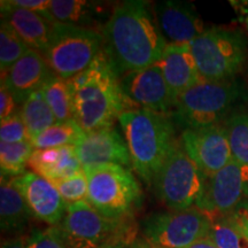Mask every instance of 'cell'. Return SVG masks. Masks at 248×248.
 <instances>
[{
    "label": "cell",
    "instance_id": "21",
    "mask_svg": "<svg viewBox=\"0 0 248 248\" xmlns=\"http://www.w3.org/2000/svg\"><path fill=\"white\" fill-rule=\"evenodd\" d=\"M106 9L95 1L85 0H51L48 20L53 23L91 28L101 24Z\"/></svg>",
    "mask_w": 248,
    "mask_h": 248
},
{
    "label": "cell",
    "instance_id": "32",
    "mask_svg": "<svg viewBox=\"0 0 248 248\" xmlns=\"http://www.w3.org/2000/svg\"><path fill=\"white\" fill-rule=\"evenodd\" d=\"M28 248H68L57 226L33 232L28 239Z\"/></svg>",
    "mask_w": 248,
    "mask_h": 248
},
{
    "label": "cell",
    "instance_id": "39",
    "mask_svg": "<svg viewBox=\"0 0 248 248\" xmlns=\"http://www.w3.org/2000/svg\"><path fill=\"white\" fill-rule=\"evenodd\" d=\"M111 248H125V246H116V247H111Z\"/></svg>",
    "mask_w": 248,
    "mask_h": 248
},
{
    "label": "cell",
    "instance_id": "41",
    "mask_svg": "<svg viewBox=\"0 0 248 248\" xmlns=\"http://www.w3.org/2000/svg\"><path fill=\"white\" fill-rule=\"evenodd\" d=\"M110 248H111V247H110Z\"/></svg>",
    "mask_w": 248,
    "mask_h": 248
},
{
    "label": "cell",
    "instance_id": "31",
    "mask_svg": "<svg viewBox=\"0 0 248 248\" xmlns=\"http://www.w3.org/2000/svg\"><path fill=\"white\" fill-rule=\"evenodd\" d=\"M0 141L7 144L15 142H31L27 125L21 116L20 111L15 115L1 121L0 124Z\"/></svg>",
    "mask_w": 248,
    "mask_h": 248
},
{
    "label": "cell",
    "instance_id": "34",
    "mask_svg": "<svg viewBox=\"0 0 248 248\" xmlns=\"http://www.w3.org/2000/svg\"><path fill=\"white\" fill-rule=\"evenodd\" d=\"M7 1L9 5L15 6V7L36 12L48 18V8L51 5V1L48 0H7Z\"/></svg>",
    "mask_w": 248,
    "mask_h": 248
},
{
    "label": "cell",
    "instance_id": "12",
    "mask_svg": "<svg viewBox=\"0 0 248 248\" xmlns=\"http://www.w3.org/2000/svg\"><path fill=\"white\" fill-rule=\"evenodd\" d=\"M179 141L206 177L219 171L233 159L224 124L184 130Z\"/></svg>",
    "mask_w": 248,
    "mask_h": 248
},
{
    "label": "cell",
    "instance_id": "17",
    "mask_svg": "<svg viewBox=\"0 0 248 248\" xmlns=\"http://www.w3.org/2000/svg\"><path fill=\"white\" fill-rule=\"evenodd\" d=\"M53 73L43 54L30 49L7 73L1 75V84L13 94L17 104H23L33 92L39 91Z\"/></svg>",
    "mask_w": 248,
    "mask_h": 248
},
{
    "label": "cell",
    "instance_id": "6",
    "mask_svg": "<svg viewBox=\"0 0 248 248\" xmlns=\"http://www.w3.org/2000/svg\"><path fill=\"white\" fill-rule=\"evenodd\" d=\"M88 178V202L101 215L126 219L140 206L142 193L133 173L120 164L83 167Z\"/></svg>",
    "mask_w": 248,
    "mask_h": 248
},
{
    "label": "cell",
    "instance_id": "36",
    "mask_svg": "<svg viewBox=\"0 0 248 248\" xmlns=\"http://www.w3.org/2000/svg\"><path fill=\"white\" fill-rule=\"evenodd\" d=\"M1 248H28V239L23 238H15L2 243Z\"/></svg>",
    "mask_w": 248,
    "mask_h": 248
},
{
    "label": "cell",
    "instance_id": "16",
    "mask_svg": "<svg viewBox=\"0 0 248 248\" xmlns=\"http://www.w3.org/2000/svg\"><path fill=\"white\" fill-rule=\"evenodd\" d=\"M23 195L32 216L51 226H58L66 215L68 204L64 202L53 183L35 172L11 178Z\"/></svg>",
    "mask_w": 248,
    "mask_h": 248
},
{
    "label": "cell",
    "instance_id": "27",
    "mask_svg": "<svg viewBox=\"0 0 248 248\" xmlns=\"http://www.w3.org/2000/svg\"><path fill=\"white\" fill-rule=\"evenodd\" d=\"M30 47L5 21L0 24V69L1 75L7 73L16 62L23 58Z\"/></svg>",
    "mask_w": 248,
    "mask_h": 248
},
{
    "label": "cell",
    "instance_id": "19",
    "mask_svg": "<svg viewBox=\"0 0 248 248\" xmlns=\"http://www.w3.org/2000/svg\"><path fill=\"white\" fill-rule=\"evenodd\" d=\"M1 21L7 22L31 49L44 53L51 43L54 23L44 15L15 7L2 0Z\"/></svg>",
    "mask_w": 248,
    "mask_h": 248
},
{
    "label": "cell",
    "instance_id": "1",
    "mask_svg": "<svg viewBox=\"0 0 248 248\" xmlns=\"http://www.w3.org/2000/svg\"><path fill=\"white\" fill-rule=\"evenodd\" d=\"M101 33L105 54L120 77L157 63L168 45L151 2L142 0L116 5Z\"/></svg>",
    "mask_w": 248,
    "mask_h": 248
},
{
    "label": "cell",
    "instance_id": "5",
    "mask_svg": "<svg viewBox=\"0 0 248 248\" xmlns=\"http://www.w3.org/2000/svg\"><path fill=\"white\" fill-rule=\"evenodd\" d=\"M58 230L68 248H110L133 244L135 231L126 219L101 215L88 200L68 204Z\"/></svg>",
    "mask_w": 248,
    "mask_h": 248
},
{
    "label": "cell",
    "instance_id": "30",
    "mask_svg": "<svg viewBox=\"0 0 248 248\" xmlns=\"http://www.w3.org/2000/svg\"><path fill=\"white\" fill-rule=\"evenodd\" d=\"M51 182L67 204L88 200V178L83 170L69 177Z\"/></svg>",
    "mask_w": 248,
    "mask_h": 248
},
{
    "label": "cell",
    "instance_id": "37",
    "mask_svg": "<svg viewBox=\"0 0 248 248\" xmlns=\"http://www.w3.org/2000/svg\"><path fill=\"white\" fill-rule=\"evenodd\" d=\"M184 248H218V247H217L212 240L208 239V238H204V239L195 241L194 244H192L190 246L184 247Z\"/></svg>",
    "mask_w": 248,
    "mask_h": 248
},
{
    "label": "cell",
    "instance_id": "26",
    "mask_svg": "<svg viewBox=\"0 0 248 248\" xmlns=\"http://www.w3.org/2000/svg\"><path fill=\"white\" fill-rule=\"evenodd\" d=\"M35 147L31 142H15L7 144L0 142V168L1 177H18L24 175L26 167L29 164V160L32 155Z\"/></svg>",
    "mask_w": 248,
    "mask_h": 248
},
{
    "label": "cell",
    "instance_id": "28",
    "mask_svg": "<svg viewBox=\"0 0 248 248\" xmlns=\"http://www.w3.org/2000/svg\"><path fill=\"white\" fill-rule=\"evenodd\" d=\"M232 157L248 166V111L241 110L224 123Z\"/></svg>",
    "mask_w": 248,
    "mask_h": 248
},
{
    "label": "cell",
    "instance_id": "9",
    "mask_svg": "<svg viewBox=\"0 0 248 248\" xmlns=\"http://www.w3.org/2000/svg\"><path fill=\"white\" fill-rule=\"evenodd\" d=\"M206 176L183 150L181 141L154 179L156 197L173 212L195 207L202 194Z\"/></svg>",
    "mask_w": 248,
    "mask_h": 248
},
{
    "label": "cell",
    "instance_id": "11",
    "mask_svg": "<svg viewBox=\"0 0 248 248\" xmlns=\"http://www.w3.org/2000/svg\"><path fill=\"white\" fill-rule=\"evenodd\" d=\"M248 200V166L232 159L224 168L206 178L195 207L212 219L234 213Z\"/></svg>",
    "mask_w": 248,
    "mask_h": 248
},
{
    "label": "cell",
    "instance_id": "22",
    "mask_svg": "<svg viewBox=\"0 0 248 248\" xmlns=\"http://www.w3.org/2000/svg\"><path fill=\"white\" fill-rule=\"evenodd\" d=\"M32 213L11 179L1 177L0 185V224L2 232L16 233L26 229Z\"/></svg>",
    "mask_w": 248,
    "mask_h": 248
},
{
    "label": "cell",
    "instance_id": "3",
    "mask_svg": "<svg viewBox=\"0 0 248 248\" xmlns=\"http://www.w3.org/2000/svg\"><path fill=\"white\" fill-rule=\"evenodd\" d=\"M119 123L133 170L147 185H152L179 144L171 117L169 114L133 108L121 114Z\"/></svg>",
    "mask_w": 248,
    "mask_h": 248
},
{
    "label": "cell",
    "instance_id": "13",
    "mask_svg": "<svg viewBox=\"0 0 248 248\" xmlns=\"http://www.w3.org/2000/svg\"><path fill=\"white\" fill-rule=\"evenodd\" d=\"M120 82L124 94L132 105L156 113L170 114L175 100L159 63L124 74L120 77Z\"/></svg>",
    "mask_w": 248,
    "mask_h": 248
},
{
    "label": "cell",
    "instance_id": "24",
    "mask_svg": "<svg viewBox=\"0 0 248 248\" xmlns=\"http://www.w3.org/2000/svg\"><path fill=\"white\" fill-rule=\"evenodd\" d=\"M20 114L26 123L31 140L57 123V119L49 108L42 90L33 92L23 102Z\"/></svg>",
    "mask_w": 248,
    "mask_h": 248
},
{
    "label": "cell",
    "instance_id": "35",
    "mask_svg": "<svg viewBox=\"0 0 248 248\" xmlns=\"http://www.w3.org/2000/svg\"><path fill=\"white\" fill-rule=\"evenodd\" d=\"M243 206L239 207L234 213L225 217L230 219V222L237 228V230L243 234V237L248 243V207L245 206V208H243Z\"/></svg>",
    "mask_w": 248,
    "mask_h": 248
},
{
    "label": "cell",
    "instance_id": "38",
    "mask_svg": "<svg viewBox=\"0 0 248 248\" xmlns=\"http://www.w3.org/2000/svg\"><path fill=\"white\" fill-rule=\"evenodd\" d=\"M241 5H239V7L241 8L240 14L243 15V22L245 26V29L247 31V35H248V1H244L240 2Z\"/></svg>",
    "mask_w": 248,
    "mask_h": 248
},
{
    "label": "cell",
    "instance_id": "23",
    "mask_svg": "<svg viewBox=\"0 0 248 248\" xmlns=\"http://www.w3.org/2000/svg\"><path fill=\"white\" fill-rule=\"evenodd\" d=\"M49 108L53 111L57 122L75 120L74 93L70 79L52 75L42 89Z\"/></svg>",
    "mask_w": 248,
    "mask_h": 248
},
{
    "label": "cell",
    "instance_id": "25",
    "mask_svg": "<svg viewBox=\"0 0 248 248\" xmlns=\"http://www.w3.org/2000/svg\"><path fill=\"white\" fill-rule=\"evenodd\" d=\"M84 130L80 128L76 120L66 121V122H57L40 135L31 140L35 150H45V148H54L68 145H75L82 137Z\"/></svg>",
    "mask_w": 248,
    "mask_h": 248
},
{
    "label": "cell",
    "instance_id": "15",
    "mask_svg": "<svg viewBox=\"0 0 248 248\" xmlns=\"http://www.w3.org/2000/svg\"><path fill=\"white\" fill-rule=\"evenodd\" d=\"M82 167L95 164H120L132 167L128 145L120 132L113 126L83 133L74 145Z\"/></svg>",
    "mask_w": 248,
    "mask_h": 248
},
{
    "label": "cell",
    "instance_id": "29",
    "mask_svg": "<svg viewBox=\"0 0 248 248\" xmlns=\"http://www.w3.org/2000/svg\"><path fill=\"white\" fill-rule=\"evenodd\" d=\"M212 228L208 233V239L218 248H248L247 240L237 230L228 217H218L212 219Z\"/></svg>",
    "mask_w": 248,
    "mask_h": 248
},
{
    "label": "cell",
    "instance_id": "2",
    "mask_svg": "<svg viewBox=\"0 0 248 248\" xmlns=\"http://www.w3.org/2000/svg\"><path fill=\"white\" fill-rule=\"evenodd\" d=\"M70 82L75 120L85 132L113 126L121 114L133 109L105 52Z\"/></svg>",
    "mask_w": 248,
    "mask_h": 248
},
{
    "label": "cell",
    "instance_id": "7",
    "mask_svg": "<svg viewBox=\"0 0 248 248\" xmlns=\"http://www.w3.org/2000/svg\"><path fill=\"white\" fill-rule=\"evenodd\" d=\"M200 77L207 82L235 78L247 59L243 32L231 28L213 27L190 44Z\"/></svg>",
    "mask_w": 248,
    "mask_h": 248
},
{
    "label": "cell",
    "instance_id": "4",
    "mask_svg": "<svg viewBox=\"0 0 248 248\" xmlns=\"http://www.w3.org/2000/svg\"><path fill=\"white\" fill-rule=\"evenodd\" d=\"M248 104V88L243 80H201L176 99L170 117L182 131L221 125Z\"/></svg>",
    "mask_w": 248,
    "mask_h": 248
},
{
    "label": "cell",
    "instance_id": "14",
    "mask_svg": "<svg viewBox=\"0 0 248 248\" xmlns=\"http://www.w3.org/2000/svg\"><path fill=\"white\" fill-rule=\"evenodd\" d=\"M153 11L161 33L168 44H191L204 32L202 18L191 2L157 1Z\"/></svg>",
    "mask_w": 248,
    "mask_h": 248
},
{
    "label": "cell",
    "instance_id": "33",
    "mask_svg": "<svg viewBox=\"0 0 248 248\" xmlns=\"http://www.w3.org/2000/svg\"><path fill=\"white\" fill-rule=\"evenodd\" d=\"M16 104L17 102L14 99L13 94L8 91V89L4 84H1V89H0V119L1 121L18 113Z\"/></svg>",
    "mask_w": 248,
    "mask_h": 248
},
{
    "label": "cell",
    "instance_id": "18",
    "mask_svg": "<svg viewBox=\"0 0 248 248\" xmlns=\"http://www.w3.org/2000/svg\"><path fill=\"white\" fill-rule=\"evenodd\" d=\"M157 63L175 101L182 93L202 80L190 44H168Z\"/></svg>",
    "mask_w": 248,
    "mask_h": 248
},
{
    "label": "cell",
    "instance_id": "8",
    "mask_svg": "<svg viewBox=\"0 0 248 248\" xmlns=\"http://www.w3.org/2000/svg\"><path fill=\"white\" fill-rule=\"evenodd\" d=\"M102 52L101 31L54 23L51 43L43 57L54 75L70 79L88 69Z\"/></svg>",
    "mask_w": 248,
    "mask_h": 248
},
{
    "label": "cell",
    "instance_id": "40",
    "mask_svg": "<svg viewBox=\"0 0 248 248\" xmlns=\"http://www.w3.org/2000/svg\"><path fill=\"white\" fill-rule=\"evenodd\" d=\"M247 74H248V70H247Z\"/></svg>",
    "mask_w": 248,
    "mask_h": 248
},
{
    "label": "cell",
    "instance_id": "10",
    "mask_svg": "<svg viewBox=\"0 0 248 248\" xmlns=\"http://www.w3.org/2000/svg\"><path fill=\"white\" fill-rule=\"evenodd\" d=\"M212 218L197 207L154 213L141 224L145 241L155 248H184L208 237Z\"/></svg>",
    "mask_w": 248,
    "mask_h": 248
},
{
    "label": "cell",
    "instance_id": "20",
    "mask_svg": "<svg viewBox=\"0 0 248 248\" xmlns=\"http://www.w3.org/2000/svg\"><path fill=\"white\" fill-rule=\"evenodd\" d=\"M28 166L48 181L69 177L83 170L73 145L35 150Z\"/></svg>",
    "mask_w": 248,
    "mask_h": 248
}]
</instances>
